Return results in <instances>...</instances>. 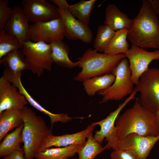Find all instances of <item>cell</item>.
<instances>
[{"label": "cell", "instance_id": "cell-1", "mask_svg": "<svg viewBox=\"0 0 159 159\" xmlns=\"http://www.w3.org/2000/svg\"><path fill=\"white\" fill-rule=\"evenodd\" d=\"M117 140L135 133L143 136H155L159 135L153 113L141 104L139 98L131 108L118 115L115 122Z\"/></svg>", "mask_w": 159, "mask_h": 159}, {"label": "cell", "instance_id": "cell-2", "mask_svg": "<svg viewBox=\"0 0 159 159\" xmlns=\"http://www.w3.org/2000/svg\"><path fill=\"white\" fill-rule=\"evenodd\" d=\"M127 38L132 44L159 49V20L148 0L143 1L138 14L132 19Z\"/></svg>", "mask_w": 159, "mask_h": 159}, {"label": "cell", "instance_id": "cell-3", "mask_svg": "<svg viewBox=\"0 0 159 159\" xmlns=\"http://www.w3.org/2000/svg\"><path fill=\"white\" fill-rule=\"evenodd\" d=\"M98 52L97 49L89 48L77 58V66L81 70L74 77V80L83 82L93 77L112 73L121 60L126 57L124 54L111 55Z\"/></svg>", "mask_w": 159, "mask_h": 159}, {"label": "cell", "instance_id": "cell-4", "mask_svg": "<svg viewBox=\"0 0 159 159\" xmlns=\"http://www.w3.org/2000/svg\"><path fill=\"white\" fill-rule=\"evenodd\" d=\"M24 127L22 134L25 159H34L44 140L52 133L43 118L26 106L22 110Z\"/></svg>", "mask_w": 159, "mask_h": 159}, {"label": "cell", "instance_id": "cell-5", "mask_svg": "<svg viewBox=\"0 0 159 159\" xmlns=\"http://www.w3.org/2000/svg\"><path fill=\"white\" fill-rule=\"evenodd\" d=\"M112 73L115 79L108 88L99 91L97 94L102 97L99 103L109 100L118 101L130 95L133 92L135 85L131 79V71L129 62L126 57L122 59L113 70Z\"/></svg>", "mask_w": 159, "mask_h": 159}, {"label": "cell", "instance_id": "cell-6", "mask_svg": "<svg viewBox=\"0 0 159 159\" xmlns=\"http://www.w3.org/2000/svg\"><path fill=\"white\" fill-rule=\"evenodd\" d=\"M21 50L28 64L29 69L38 77L42 75L44 70L51 71L53 63L52 49L50 44L31 40L22 43Z\"/></svg>", "mask_w": 159, "mask_h": 159}, {"label": "cell", "instance_id": "cell-7", "mask_svg": "<svg viewBox=\"0 0 159 159\" xmlns=\"http://www.w3.org/2000/svg\"><path fill=\"white\" fill-rule=\"evenodd\" d=\"M142 106L153 113L159 109V68H148L134 88Z\"/></svg>", "mask_w": 159, "mask_h": 159}, {"label": "cell", "instance_id": "cell-8", "mask_svg": "<svg viewBox=\"0 0 159 159\" xmlns=\"http://www.w3.org/2000/svg\"><path fill=\"white\" fill-rule=\"evenodd\" d=\"M136 93L137 92L134 89L132 93L124 102L120 104L117 108L110 112L106 118L91 124L94 126L97 125L100 126V130L95 131L93 136L95 139L101 144L105 139L107 143L104 147L105 149L111 148L113 150L115 149L117 141L115 130L116 120L123 108L130 101L135 99Z\"/></svg>", "mask_w": 159, "mask_h": 159}, {"label": "cell", "instance_id": "cell-9", "mask_svg": "<svg viewBox=\"0 0 159 159\" xmlns=\"http://www.w3.org/2000/svg\"><path fill=\"white\" fill-rule=\"evenodd\" d=\"M124 54L129 61L131 79L135 85L141 76L148 69L149 65L151 62L159 59V50L148 52L143 48L132 44Z\"/></svg>", "mask_w": 159, "mask_h": 159}, {"label": "cell", "instance_id": "cell-10", "mask_svg": "<svg viewBox=\"0 0 159 159\" xmlns=\"http://www.w3.org/2000/svg\"><path fill=\"white\" fill-rule=\"evenodd\" d=\"M29 26L31 40L34 42L49 44L54 40H63L65 37V27L61 17L49 21L32 24Z\"/></svg>", "mask_w": 159, "mask_h": 159}, {"label": "cell", "instance_id": "cell-11", "mask_svg": "<svg viewBox=\"0 0 159 159\" xmlns=\"http://www.w3.org/2000/svg\"><path fill=\"white\" fill-rule=\"evenodd\" d=\"M21 5L29 21L34 24L60 17L58 8L44 0H23Z\"/></svg>", "mask_w": 159, "mask_h": 159}, {"label": "cell", "instance_id": "cell-12", "mask_svg": "<svg viewBox=\"0 0 159 159\" xmlns=\"http://www.w3.org/2000/svg\"><path fill=\"white\" fill-rule=\"evenodd\" d=\"M159 140V135L155 136H143L135 133L117 140L114 150L132 152L137 159H147L154 145Z\"/></svg>", "mask_w": 159, "mask_h": 159}, {"label": "cell", "instance_id": "cell-13", "mask_svg": "<svg viewBox=\"0 0 159 159\" xmlns=\"http://www.w3.org/2000/svg\"><path fill=\"white\" fill-rule=\"evenodd\" d=\"M58 9L65 27V37L69 39L79 40L85 43H90L93 39V34L88 25L79 21L68 11Z\"/></svg>", "mask_w": 159, "mask_h": 159}, {"label": "cell", "instance_id": "cell-14", "mask_svg": "<svg viewBox=\"0 0 159 159\" xmlns=\"http://www.w3.org/2000/svg\"><path fill=\"white\" fill-rule=\"evenodd\" d=\"M28 104L17 88L2 75L0 78V113L12 109L23 110Z\"/></svg>", "mask_w": 159, "mask_h": 159}, {"label": "cell", "instance_id": "cell-15", "mask_svg": "<svg viewBox=\"0 0 159 159\" xmlns=\"http://www.w3.org/2000/svg\"><path fill=\"white\" fill-rule=\"evenodd\" d=\"M3 74L7 80L17 88L19 93L24 96L28 103L37 110L47 115L49 117L52 124V128L53 124L56 122H60L66 123L72 120V118L69 117L67 114L52 113L43 107L35 100L23 85L21 80V74H15L6 70L4 72Z\"/></svg>", "mask_w": 159, "mask_h": 159}, {"label": "cell", "instance_id": "cell-16", "mask_svg": "<svg viewBox=\"0 0 159 159\" xmlns=\"http://www.w3.org/2000/svg\"><path fill=\"white\" fill-rule=\"evenodd\" d=\"M12 8V14L6 22L4 29L7 33L16 36L22 45L23 42L31 40L29 21L21 6H16Z\"/></svg>", "mask_w": 159, "mask_h": 159}, {"label": "cell", "instance_id": "cell-17", "mask_svg": "<svg viewBox=\"0 0 159 159\" xmlns=\"http://www.w3.org/2000/svg\"><path fill=\"white\" fill-rule=\"evenodd\" d=\"M94 127L91 124L82 131L60 136H54L52 133L43 141L40 145L39 151L52 146L56 148L62 147L74 144H85L86 139L89 134L93 131Z\"/></svg>", "mask_w": 159, "mask_h": 159}, {"label": "cell", "instance_id": "cell-18", "mask_svg": "<svg viewBox=\"0 0 159 159\" xmlns=\"http://www.w3.org/2000/svg\"><path fill=\"white\" fill-rule=\"evenodd\" d=\"M132 22L126 14L114 4H109L106 7L104 24L115 32L123 29L129 30Z\"/></svg>", "mask_w": 159, "mask_h": 159}, {"label": "cell", "instance_id": "cell-19", "mask_svg": "<svg viewBox=\"0 0 159 159\" xmlns=\"http://www.w3.org/2000/svg\"><path fill=\"white\" fill-rule=\"evenodd\" d=\"M23 122L22 110L12 109L0 113V142L10 130Z\"/></svg>", "mask_w": 159, "mask_h": 159}, {"label": "cell", "instance_id": "cell-20", "mask_svg": "<svg viewBox=\"0 0 159 159\" xmlns=\"http://www.w3.org/2000/svg\"><path fill=\"white\" fill-rule=\"evenodd\" d=\"M0 64L15 74H21L23 71L29 69L28 64L21 50L15 49L8 53L0 59Z\"/></svg>", "mask_w": 159, "mask_h": 159}, {"label": "cell", "instance_id": "cell-21", "mask_svg": "<svg viewBox=\"0 0 159 159\" xmlns=\"http://www.w3.org/2000/svg\"><path fill=\"white\" fill-rule=\"evenodd\" d=\"M85 144H74L65 147L46 149L37 152L34 158L36 159H68L78 153Z\"/></svg>", "mask_w": 159, "mask_h": 159}, {"label": "cell", "instance_id": "cell-22", "mask_svg": "<svg viewBox=\"0 0 159 159\" xmlns=\"http://www.w3.org/2000/svg\"><path fill=\"white\" fill-rule=\"evenodd\" d=\"M49 44L52 49L53 62L60 66L72 69L77 66L78 62H72L69 58L68 46L62 40L52 41Z\"/></svg>", "mask_w": 159, "mask_h": 159}, {"label": "cell", "instance_id": "cell-23", "mask_svg": "<svg viewBox=\"0 0 159 159\" xmlns=\"http://www.w3.org/2000/svg\"><path fill=\"white\" fill-rule=\"evenodd\" d=\"M23 122L12 132L7 134L0 144V157L6 156L20 149L23 143L22 132Z\"/></svg>", "mask_w": 159, "mask_h": 159}, {"label": "cell", "instance_id": "cell-24", "mask_svg": "<svg viewBox=\"0 0 159 159\" xmlns=\"http://www.w3.org/2000/svg\"><path fill=\"white\" fill-rule=\"evenodd\" d=\"M115 78L112 73L91 78L83 82L84 90L88 95L94 96L99 91L110 87L114 82Z\"/></svg>", "mask_w": 159, "mask_h": 159}, {"label": "cell", "instance_id": "cell-25", "mask_svg": "<svg viewBox=\"0 0 159 159\" xmlns=\"http://www.w3.org/2000/svg\"><path fill=\"white\" fill-rule=\"evenodd\" d=\"M129 30L123 29L115 32V35L104 53L111 55L125 54L129 49L127 39Z\"/></svg>", "mask_w": 159, "mask_h": 159}, {"label": "cell", "instance_id": "cell-26", "mask_svg": "<svg viewBox=\"0 0 159 159\" xmlns=\"http://www.w3.org/2000/svg\"><path fill=\"white\" fill-rule=\"evenodd\" d=\"M96 0H81L70 5L68 11L82 23L88 25L92 11Z\"/></svg>", "mask_w": 159, "mask_h": 159}, {"label": "cell", "instance_id": "cell-27", "mask_svg": "<svg viewBox=\"0 0 159 159\" xmlns=\"http://www.w3.org/2000/svg\"><path fill=\"white\" fill-rule=\"evenodd\" d=\"M87 139L84 145L77 153L78 158L73 159H94L105 149L95 139L92 132L89 134Z\"/></svg>", "mask_w": 159, "mask_h": 159}, {"label": "cell", "instance_id": "cell-28", "mask_svg": "<svg viewBox=\"0 0 159 159\" xmlns=\"http://www.w3.org/2000/svg\"><path fill=\"white\" fill-rule=\"evenodd\" d=\"M115 32L105 24L98 27L93 42L94 49L100 52H104L113 37Z\"/></svg>", "mask_w": 159, "mask_h": 159}, {"label": "cell", "instance_id": "cell-29", "mask_svg": "<svg viewBox=\"0 0 159 159\" xmlns=\"http://www.w3.org/2000/svg\"><path fill=\"white\" fill-rule=\"evenodd\" d=\"M22 47L21 44L16 36L7 33L4 29L0 31V59L11 51Z\"/></svg>", "mask_w": 159, "mask_h": 159}, {"label": "cell", "instance_id": "cell-30", "mask_svg": "<svg viewBox=\"0 0 159 159\" xmlns=\"http://www.w3.org/2000/svg\"><path fill=\"white\" fill-rule=\"evenodd\" d=\"M9 0H0V31L4 29L6 22L11 16L13 8L8 6Z\"/></svg>", "mask_w": 159, "mask_h": 159}, {"label": "cell", "instance_id": "cell-31", "mask_svg": "<svg viewBox=\"0 0 159 159\" xmlns=\"http://www.w3.org/2000/svg\"><path fill=\"white\" fill-rule=\"evenodd\" d=\"M110 157V159H137L131 151L118 149L113 150Z\"/></svg>", "mask_w": 159, "mask_h": 159}, {"label": "cell", "instance_id": "cell-32", "mask_svg": "<svg viewBox=\"0 0 159 159\" xmlns=\"http://www.w3.org/2000/svg\"><path fill=\"white\" fill-rule=\"evenodd\" d=\"M49 1L57 6L59 9L68 11L70 5L66 0H50Z\"/></svg>", "mask_w": 159, "mask_h": 159}, {"label": "cell", "instance_id": "cell-33", "mask_svg": "<svg viewBox=\"0 0 159 159\" xmlns=\"http://www.w3.org/2000/svg\"><path fill=\"white\" fill-rule=\"evenodd\" d=\"M6 157L7 159H25L23 149L21 148Z\"/></svg>", "mask_w": 159, "mask_h": 159}, {"label": "cell", "instance_id": "cell-34", "mask_svg": "<svg viewBox=\"0 0 159 159\" xmlns=\"http://www.w3.org/2000/svg\"><path fill=\"white\" fill-rule=\"evenodd\" d=\"M150 6L155 14H159V0H148Z\"/></svg>", "mask_w": 159, "mask_h": 159}, {"label": "cell", "instance_id": "cell-35", "mask_svg": "<svg viewBox=\"0 0 159 159\" xmlns=\"http://www.w3.org/2000/svg\"><path fill=\"white\" fill-rule=\"evenodd\" d=\"M156 125L159 130V109L153 113Z\"/></svg>", "mask_w": 159, "mask_h": 159}, {"label": "cell", "instance_id": "cell-36", "mask_svg": "<svg viewBox=\"0 0 159 159\" xmlns=\"http://www.w3.org/2000/svg\"><path fill=\"white\" fill-rule=\"evenodd\" d=\"M2 159H7V158H6V157H4Z\"/></svg>", "mask_w": 159, "mask_h": 159}]
</instances>
